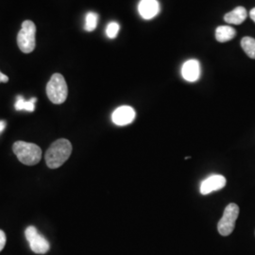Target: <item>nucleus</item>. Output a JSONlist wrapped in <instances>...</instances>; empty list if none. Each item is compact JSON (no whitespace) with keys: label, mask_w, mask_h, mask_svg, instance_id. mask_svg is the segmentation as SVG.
<instances>
[{"label":"nucleus","mask_w":255,"mask_h":255,"mask_svg":"<svg viewBox=\"0 0 255 255\" xmlns=\"http://www.w3.org/2000/svg\"><path fill=\"white\" fill-rule=\"evenodd\" d=\"M72 153V145L67 139H59L46 150V162L49 168H58L68 160Z\"/></svg>","instance_id":"obj_1"},{"label":"nucleus","mask_w":255,"mask_h":255,"mask_svg":"<svg viewBox=\"0 0 255 255\" xmlns=\"http://www.w3.org/2000/svg\"><path fill=\"white\" fill-rule=\"evenodd\" d=\"M12 150L19 161L26 165H35L42 158L41 147L32 143L17 141L13 144Z\"/></svg>","instance_id":"obj_2"},{"label":"nucleus","mask_w":255,"mask_h":255,"mask_svg":"<svg viewBox=\"0 0 255 255\" xmlns=\"http://www.w3.org/2000/svg\"><path fill=\"white\" fill-rule=\"evenodd\" d=\"M46 95L54 104H62L66 101L68 96V87L64 76L56 73L52 75L46 85Z\"/></svg>","instance_id":"obj_3"},{"label":"nucleus","mask_w":255,"mask_h":255,"mask_svg":"<svg viewBox=\"0 0 255 255\" xmlns=\"http://www.w3.org/2000/svg\"><path fill=\"white\" fill-rule=\"evenodd\" d=\"M36 26L30 21L26 20L22 23V27L17 35V45L19 49L24 53H30L34 50L36 46Z\"/></svg>","instance_id":"obj_4"},{"label":"nucleus","mask_w":255,"mask_h":255,"mask_svg":"<svg viewBox=\"0 0 255 255\" xmlns=\"http://www.w3.org/2000/svg\"><path fill=\"white\" fill-rule=\"evenodd\" d=\"M238 215L239 207L237 204L230 203L226 206L223 216L218 224V231L222 237H228L234 232Z\"/></svg>","instance_id":"obj_5"},{"label":"nucleus","mask_w":255,"mask_h":255,"mask_svg":"<svg viewBox=\"0 0 255 255\" xmlns=\"http://www.w3.org/2000/svg\"><path fill=\"white\" fill-rule=\"evenodd\" d=\"M25 236L27 238L29 247L33 253L37 255H45L49 249L50 245L46 237H43L33 226H29L25 231Z\"/></svg>","instance_id":"obj_6"},{"label":"nucleus","mask_w":255,"mask_h":255,"mask_svg":"<svg viewBox=\"0 0 255 255\" xmlns=\"http://www.w3.org/2000/svg\"><path fill=\"white\" fill-rule=\"evenodd\" d=\"M136 114L130 106H120L115 110L112 115L113 122L118 126H126L133 122Z\"/></svg>","instance_id":"obj_7"},{"label":"nucleus","mask_w":255,"mask_h":255,"mask_svg":"<svg viewBox=\"0 0 255 255\" xmlns=\"http://www.w3.org/2000/svg\"><path fill=\"white\" fill-rule=\"evenodd\" d=\"M226 178L222 175H213L201 182V193L202 195H208L214 191H218L225 187Z\"/></svg>","instance_id":"obj_8"},{"label":"nucleus","mask_w":255,"mask_h":255,"mask_svg":"<svg viewBox=\"0 0 255 255\" xmlns=\"http://www.w3.org/2000/svg\"><path fill=\"white\" fill-rule=\"evenodd\" d=\"M160 4L157 0H141L138 5V11L142 18L150 20L160 12Z\"/></svg>","instance_id":"obj_9"},{"label":"nucleus","mask_w":255,"mask_h":255,"mask_svg":"<svg viewBox=\"0 0 255 255\" xmlns=\"http://www.w3.org/2000/svg\"><path fill=\"white\" fill-rule=\"evenodd\" d=\"M182 78L186 82H195L200 79L201 65L197 60L186 61L182 67Z\"/></svg>","instance_id":"obj_10"},{"label":"nucleus","mask_w":255,"mask_h":255,"mask_svg":"<svg viewBox=\"0 0 255 255\" xmlns=\"http://www.w3.org/2000/svg\"><path fill=\"white\" fill-rule=\"evenodd\" d=\"M247 16H248V12H247L246 9L244 7L239 6L236 9H233L232 11L226 13L224 16V20L228 24L241 25L246 20Z\"/></svg>","instance_id":"obj_11"},{"label":"nucleus","mask_w":255,"mask_h":255,"mask_svg":"<svg viewBox=\"0 0 255 255\" xmlns=\"http://www.w3.org/2000/svg\"><path fill=\"white\" fill-rule=\"evenodd\" d=\"M237 35V31L230 26H219L216 29V39L218 42L225 43L233 40Z\"/></svg>","instance_id":"obj_12"},{"label":"nucleus","mask_w":255,"mask_h":255,"mask_svg":"<svg viewBox=\"0 0 255 255\" xmlns=\"http://www.w3.org/2000/svg\"><path fill=\"white\" fill-rule=\"evenodd\" d=\"M36 98H32L29 101H26L24 97L17 96L16 101L14 104V108L16 111H27V112H33L35 110V103H36Z\"/></svg>","instance_id":"obj_13"},{"label":"nucleus","mask_w":255,"mask_h":255,"mask_svg":"<svg viewBox=\"0 0 255 255\" xmlns=\"http://www.w3.org/2000/svg\"><path fill=\"white\" fill-rule=\"evenodd\" d=\"M241 47L251 59L255 60V39L253 37H244L241 40Z\"/></svg>","instance_id":"obj_14"},{"label":"nucleus","mask_w":255,"mask_h":255,"mask_svg":"<svg viewBox=\"0 0 255 255\" xmlns=\"http://www.w3.org/2000/svg\"><path fill=\"white\" fill-rule=\"evenodd\" d=\"M98 23H99V14L90 11L86 14L84 28L86 31H94L98 27Z\"/></svg>","instance_id":"obj_15"},{"label":"nucleus","mask_w":255,"mask_h":255,"mask_svg":"<svg viewBox=\"0 0 255 255\" xmlns=\"http://www.w3.org/2000/svg\"><path fill=\"white\" fill-rule=\"evenodd\" d=\"M119 29H120V26H119V23L111 22L106 27V34H107V36L109 37L110 39H114V38L118 36Z\"/></svg>","instance_id":"obj_16"},{"label":"nucleus","mask_w":255,"mask_h":255,"mask_svg":"<svg viewBox=\"0 0 255 255\" xmlns=\"http://www.w3.org/2000/svg\"><path fill=\"white\" fill-rule=\"evenodd\" d=\"M6 241H7V238H6L5 233L0 230V252L4 249V247L6 245Z\"/></svg>","instance_id":"obj_17"},{"label":"nucleus","mask_w":255,"mask_h":255,"mask_svg":"<svg viewBox=\"0 0 255 255\" xmlns=\"http://www.w3.org/2000/svg\"><path fill=\"white\" fill-rule=\"evenodd\" d=\"M7 126V123L6 121H3V120H0V134L3 132V130L6 128Z\"/></svg>","instance_id":"obj_18"},{"label":"nucleus","mask_w":255,"mask_h":255,"mask_svg":"<svg viewBox=\"0 0 255 255\" xmlns=\"http://www.w3.org/2000/svg\"><path fill=\"white\" fill-rule=\"evenodd\" d=\"M9 82V78H8V76H6V75H4V74L0 72V82Z\"/></svg>","instance_id":"obj_19"},{"label":"nucleus","mask_w":255,"mask_h":255,"mask_svg":"<svg viewBox=\"0 0 255 255\" xmlns=\"http://www.w3.org/2000/svg\"><path fill=\"white\" fill-rule=\"evenodd\" d=\"M250 16H251V18L253 19V21L255 23V8H254V9L251 10Z\"/></svg>","instance_id":"obj_20"}]
</instances>
